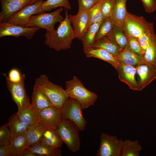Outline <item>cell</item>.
I'll return each mask as SVG.
<instances>
[{
    "label": "cell",
    "mask_w": 156,
    "mask_h": 156,
    "mask_svg": "<svg viewBox=\"0 0 156 156\" xmlns=\"http://www.w3.org/2000/svg\"><path fill=\"white\" fill-rule=\"evenodd\" d=\"M65 14L64 20L60 23L57 29L52 31H46L45 35V44L57 52L70 48L75 38L67 10H65Z\"/></svg>",
    "instance_id": "1"
},
{
    "label": "cell",
    "mask_w": 156,
    "mask_h": 156,
    "mask_svg": "<svg viewBox=\"0 0 156 156\" xmlns=\"http://www.w3.org/2000/svg\"><path fill=\"white\" fill-rule=\"evenodd\" d=\"M34 86L44 93L53 105L60 109L69 98L65 90L51 82L45 74L41 75L36 79Z\"/></svg>",
    "instance_id": "2"
},
{
    "label": "cell",
    "mask_w": 156,
    "mask_h": 156,
    "mask_svg": "<svg viewBox=\"0 0 156 156\" xmlns=\"http://www.w3.org/2000/svg\"><path fill=\"white\" fill-rule=\"evenodd\" d=\"M65 88L69 98L78 101L83 110L93 105L98 98L96 94L87 89L81 81L75 76L66 82Z\"/></svg>",
    "instance_id": "3"
},
{
    "label": "cell",
    "mask_w": 156,
    "mask_h": 156,
    "mask_svg": "<svg viewBox=\"0 0 156 156\" xmlns=\"http://www.w3.org/2000/svg\"><path fill=\"white\" fill-rule=\"evenodd\" d=\"M56 130L70 151L75 153L80 149V130L74 122L68 119H62Z\"/></svg>",
    "instance_id": "4"
},
{
    "label": "cell",
    "mask_w": 156,
    "mask_h": 156,
    "mask_svg": "<svg viewBox=\"0 0 156 156\" xmlns=\"http://www.w3.org/2000/svg\"><path fill=\"white\" fill-rule=\"evenodd\" d=\"M62 7L50 13L43 12L32 16L24 26L37 27L45 29L46 31H52L55 29V25L58 22L60 23L64 18L61 14Z\"/></svg>",
    "instance_id": "5"
},
{
    "label": "cell",
    "mask_w": 156,
    "mask_h": 156,
    "mask_svg": "<svg viewBox=\"0 0 156 156\" xmlns=\"http://www.w3.org/2000/svg\"><path fill=\"white\" fill-rule=\"evenodd\" d=\"M82 106L75 99L69 98L61 109L62 119H68L74 122L80 131L85 129L87 122L83 115Z\"/></svg>",
    "instance_id": "6"
},
{
    "label": "cell",
    "mask_w": 156,
    "mask_h": 156,
    "mask_svg": "<svg viewBox=\"0 0 156 156\" xmlns=\"http://www.w3.org/2000/svg\"><path fill=\"white\" fill-rule=\"evenodd\" d=\"M3 75L5 77L6 85L12 99L17 106V112L30 106L31 103L25 86V74H23L21 81L16 83L11 81L5 74Z\"/></svg>",
    "instance_id": "7"
},
{
    "label": "cell",
    "mask_w": 156,
    "mask_h": 156,
    "mask_svg": "<svg viewBox=\"0 0 156 156\" xmlns=\"http://www.w3.org/2000/svg\"><path fill=\"white\" fill-rule=\"evenodd\" d=\"M123 28L126 33L138 38L148 30L153 28V24L143 16L127 12Z\"/></svg>",
    "instance_id": "8"
},
{
    "label": "cell",
    "mask_w": 156,
    "mask_h": 156,
    "mask_svg": "<svg viewBox=\"0 0 156 156\" xmlns=\"http://www.w3.org/2000/svg\"><path fill=\"white\" fill-rule=\"evenodd\" d=\"M123 142L122 139H119L116 136L102 133L96 155L121 156Z\"/></svg>",
    "instance_id": "9"
},
{
    "label": "cell",
    "mask_w": 156,
    "mask_h": 156,
    "mask_svg": "<svg viewBox=\"0 0 156 156\" xmlns=\"http://www.w3.org/2000/svg\"><path fill=\"white\" fill-rule=\"evenodd\" d=\"M43 2L41 0L25 6L13 14L6 22L14 25L24 26L32 16L44 12L42 8Z\"/></svg>",
    "instance_id": "10"
},
{
    "label": "cell",
    "mask_w": 156,
    "mask_h": 156,
    "mask_svg": "<svg viewBox=\"0 0 156 156\" xmlns=\"http://www.w3.org/2000/svg\"><path fill=\"white\" fill-rule=\"evenodd\" d=\"M41 28L37 27H26L8 23H0V38L5 36L15 37L24 36L31 39L36 31Z\"/></svg>",
    "instance_id": "11"
},
{
    "label": "cell",
    "mask_w": 156,
    "mask_h": 156,
    "mask_svg": "<svg viewBox=\"0 0 156 156\" xmlns=\"http://www.w3.org/2000/svg\"><path fill=\"white\" fill-rule=\"evenodd\" d=\"M90 18L89 10L78 11L75 15H69L70 20L74 30L75 38L81 40L89 28Z\"/></svg>",
    "instance_id": "12"
},
{
    "label": "cell",
    "mask_w": 156,
    "mask_h": 156,
    "mask_svg": "<svg viewBox=\"0 0 156 156\" xmlns=\"http://www.w3.org/2000/svg\"><path fill=\"white\" fill-rule=\"evenodd\" d=\"M135 68L139 91H141L156 79V66L145 63Z\"/></svg>",
    "instance_id": "13"
},
{
    "label": "cell",
    "mask_w": 156,
    "mask_h": 156,
    "mask_svg": "<svg viewBox=\"0 0 156 156\" xmlns=\"http://www.w3.org/2000/svg\"><path fill=\"white\" fill-rule=\"evenodd\" d=\"M38 119L48 128L56 129L62 120L61 109L54 105L47 107L39 113Z\"/></svg>",
    "instance_id": "14"
},
{
    "label": "cell",
    "mask_w": 156,
    "mask_h": 156,
    "mask_svg": "<svg viewBox=\"0 0 156 156\" xmlns=\"http://www.w3.org/2000/svg\"><path fill=\"white\" fill-rule=\"evenodd\" d=\"M32 0H0L1 11L0 23L6 22L14 13L30 5Z\"/></svg>",
    "instance_id": "15"
},
{
    "label": "cell",
    "mask_w": 156,
    "mask_h": 156,
    "mask_svg": "<svg viewBox=\"0 0 156 156\" xmlns=\"http://www.w3.org/2000/svg\"><path fill=\"white\" fill-rule=\"evenodd\" d=\"M116 69L120 80L126 83L130 88L133 90L139 91L136 79V70L133 66L119 64Z\"/></svg>",
    "instance_id": "16"
},
{
    "label": "cell",
    "mask_w": 156,
    "mask_h": 156,
    "mask_svg": "<svg viewBox=\"0 0 156 156\" xmlns=\"http://www.w3.org/2000/svg\"><path fill=\"white\" fill-rule=\"evenodd\" d=\"M117 58L119 64L129 65L135 67L141 64L147 63L144 57L138 54L130 49L128 44Z\"/></svg>",
    "instance_id": "17"
},
{
    "label": "cell",
    "mask_w": 156,
    "mask_h": 156,
    "mask_svg": "<svg viewBox=\"0 0 156 156\" xmlns=\"http://www.w3.org/2000/svg\"><path fill=\"white\" fill-rule=\"evenodd\" d=\"M31 105L38 115L43 109L54 105L44 93L34 86Z\"/></svg>",
    "instance_id": "18"
},
{
    "label": "cell",
    "mask_w": 156,
    "mask_h": 156,
    "mask_svg": "<svg viewBox=\"0 0 156 156\" xmlns=\"http://www.w3.org/2000/svg\"><path fill=\"white\" fill-rule=\"evenodd\" d=\"M84 53L87 57H95L105 61L112 65L115 69L119 64L117 57L102 48L91 47Z\"/></svg>",
    "instance_id": "19"
},
{
    "label": "cell",
    "mask_w": 156,
    "mask_h": 156,
    "mask_svg": "<svg viewBox=\"0 0 156 156\" xmlns=\"http://www.w3.org/2000/svg\"><path fill=\"white\" fill-rule=\"evenodd\" d=\"M48 128L39 121L30 126L25 134L29 147L39 142L43 133Z\"/></svg>",
    "instance_id": "20"
},
{
    "label": "cell",
    "mask_w": 156,
    "mask_h": 156,
    "mask_svg": "<svg viewBox=\"0 0 156 156\" xmlns=\"http://www.w3.org/2000/svg\"><path fill=\"white\" fill-rule=\"evenodd\" d=\"M9 145L11 156H21L23 152L29 147L25 134L11 138Z\"/></svg>",
    "instance_id": "21"
},
{
    "label": "cell",
    "mask_w": 156,
    "mask_h": 156,
    "mask_svg": "<svg viewBox=\"0 0 156 156\" xmlns=\"http://www.w3.org/2000/svg\"><path fill=\"white\" fill-rule=\"evenodd\" d=\"M39 142L51 147L60 148L64 142L56 129L48 128L43 133Z\"/></svg>",
    "instance_id": "22"
},
{
    "label": "cell",
    "mask_w": 156,
    "mask_h": 156,
    "mask_svg": "<svg viewBox=\"0 0 156 156\" xmlns=\"http://www.w3.org/2000/svg\"><path fill=\"white\" fill-rule=\"evenodd\" d=\"M127 0H116L112 16L113 21L115 26L123 27L127 11L126 10Z\"/></svg>",
    "instance_id": "23"
},
{
    "label": "cell",
    "mask_w": 156,
    "mask_h": 156,
    "mask_svg": "<svg viewBox=\"0 0 156 156\" xmlns=\"http://www.w3.org/2000/svg\"><path fill=\"white\" fill-rule=\"evenodd\" d=\"M8 124L11 138L19 135L25 134L29 127L20 120L16 113L10 117Z\"/></svg>",
    "instance_id": "24"
},
{
    "label": "cell",
    "mask_w": 156,
    "mask_h": 156,
    "mask_svg": "<svg viewBox=\"0 0 156 156\" xmlns=\"http://www.w3.org/2000/svg\"><path fill=\"white\" fill-rule=\"evenodd\" d=\"M104 19L92 25L81 39L84 53L92 47L99 28Z\"/></svg>",
    "instance_id": "25"
},
{
    "label": "cell",
    "mask_w": 156,
    "mask_h": 156,
    "mask_svg": "<svg viewBox=\"0 0 156 156\" xmlns=\"http://www.w3.org/2000/svg\"><path fill=\"white\" fill-rule=\"evenodd\" d=\"M92 47L104 49L116 57L123 49L120 47L114 41L107 37L95 41Z\"/></svg>",
    "instance_id": "26"
},
{
    "label": "cell",
    "mask_w": 156,
    "mask_h": 156,
    "mask_svg": "<svg viewBox=\"0 0 156 156\" xmlns=\"http://www.w3.org/2000/svg\"><path fill=\"white\" fill-rule=\"evenodd\" d=\"M27 150L37 154L38 156H61L62 155L60 148L51 147L40 142L29 147Z\"/></svg>",
    "instance_id": "27"
},
{
    "label": "cell",
    "mask_w": 156,
    "mask_h": 156,
    "mask_svg": "<svg viewBox=\"0 0 156 156\" xmlns=\"http://www.w3.org/2000/svg\"><path fill=\"white\" fill-rule=\"evenodd\" d=\"M16 113L20 120L29 126H31L38 121V114L31 105Z\"/></svg>",
    "instance_id": "28"
},
{
    "label": "cell",
    "mask_w": 156,
    "mask_h": 156,
    "mask_svg": "<svg viewBox=\"0 0 156 156\" xmlns=\"http://www.w3.org/2000/svg\"><path fill=\"white\" fill-rule=\"evenodd\" d=\"M107 37L123 49L128 44L127 37L122 27L115 26L112 32Z\"/></svg>",
    "instance_id": "29"
},
{
    "label": "cell",
    "mask_w": 156,
    "mask_h": 156,
    "mask_svg": "<svg viewBox=\"0 0 156 156\" xmlns=\"http://www.w3.org/2000/svg\"><path fill=\"white\" fill-rule=\"evenodd\" d=\"M142 149L138 140L123 141L121 156H139Z\"/></svg>",
    "instance_id": "30"
},
{
    "label": "cell",
    "mask_w": 156,
    "mask_h": 156,
    "mask_svg": "<svg viewBox=\"0 0 156 156\" xmlns=\"http://www.w3.org/2000/svg\"><path fill=\"white\" fill-rule=\"evenodd\" d=\"M145 61L156 66V34L154 32L144 56Z\"/></svg>",
    "instance_id": "31"
},
{
    "label": "cell",
    "mask_w": 156,
    "mask_h": 156,
    "mask_svg": "<svg viewBox=\"0 0 156 156\" xmlns=\"http://www.w3.org/2000/svg\"><path fill=\"white\" fill-rule=\"evenodd\" d=\"M115 26L111 17L105 18L96 35L95 41L107 36Z\"/></svg>",
    "instance_id": "32"
},
{
    "label": "cell",
    "mask_w": 156,
    "mask_h": 156,
    "mask_svg": "<svg viewBox=\"0 0 156 156\" xmlns=\"http://www.w3.org/2000/svg\"><path fill=\"white\" fill-rule=\"evenodd\" d=\"M57 7H64L67 10L71 9L69 0H47L43 1L42 5L44 12H49Z\"/></svg>",
    "instance_id": "33"
},
{
    "label": "cell",
    "mask_w": 156,
    "mask_h": 156,
    "mask_svg": "<svg viewBox=\"0 0 156 156\" xmlns=\"http://www.w3.org/2000/svg\"><path fill=\"white\" fill-rule=\"evenodd\" d=\"M103 1L99 0L94 6L89 10L90 18L89 27L93 24L105 19L102 11V6Z\"/></svg>",
    "instance_id": "34"
},
{
    "label": "cell",
    "mask_w": 156,
    "mask_h": 156,
    "mask_svg": "<svg viewBox=\"0 0 156 156\" xmlns=\"http://www.w3.org/2000/svg\"><path fill=\"white\" fill-rule=\"evenodd\" d=\"M130 49L138 54L144 57L145 52L142 48L138 38L125 33Z\"/></svg>",
    "instance_id": "35"
},
{
    "label": "cell",
    "mask_w": 156,
    "mask_h": 156,
    "mask_svg": "<svg viewBox=\"0 0 156 156\" xmlns=\"http://www.w3.org/2000/svg\"><path fill=\"white\" fill-rule=\"evenodd\" d=\"M116 0H103L102 11L104 18L112 16Z\"/></svg>",
    "instance_id": "36"
},
{
    "label": "cell",
    "mask_w": 156,
    "mask_h": 156,
    "mask_svg": "<svg viewBox=\"0 0 156 156\" xmlns=\"http://www.w3.org/2000/svg\"><path fill=\"white\" fill-rule=\"evenodd\" d=\"M154 32L155 31L154 28L150 29L138 38L140 45L144 52L149 44Z\"/></svg>",
    "instance_id": "37"
},
{
    "label": "cell",
    "mask_w": 156,
    "mask_h": 156,
    "mask_svg": "<svg viewBox=\"0 0 156 156\" xmlns=\"http://www.w3.org/2000/svg\"><path fill=\"white\" fill-rule=\"evenodd\" d=\"M11 139L8 123H5L0 127V146L9 142Z\"/></svg>",
    "instance_id": "38"
},
{
    "label": "cell",
    "mask_w": 156,
    "mask_h": 156,
    "mask_svg": "<svg viewBox=\"0 0 156 156\" xmlns=\"http://www.w3.org/2000/svg\"><path fill=\"white\" fill-rule=\"evenodd\" d=\"M99 0H77L79 5L78 12L88 10L94 6Z\"/></svg>",
    "instance_id": "39"
},
{
    "label": "cell",
    "mask_w": 156,
    "mask_h": 156,
    "mask_svg": "<svg viewBox=\"0 0 156 156\" xmlns=\"http://www.w3.org/2000/svg\"><path fill=\"white\" fill-rule=\"evenodd\" d=\"M23 75V74H21L20 71L18 69L13 68L10 71L8 76L11 81L16 83L21 81Z\"/></svg>",
    "instance_id": "40"
},
{
    "label": "cell",
    "mask_w": 156,
    "mask_h": 156,
    "mask_svg": "<svg viewBox=\"0 0 156 156\" xmlns=\"http://www.w3.org/2000/svg\"><path fill=\"white\" fill-rule=\"evenodd\" d=\"M145 11L151 13L156 10V0H141Z\"/></svg>",
    "instance_id": "41"
},
{
    "label": "cell",
    "mask_w": 156,
    "mask_h": 156,
    "mask_svg": "<svg viewBox=\"0 0 156 156\" xmlns=\"http://www.w3.org/2000/svg\"><path fill=\"white\" fill-rule=\"evenodd\" d=\"M10 142L0 146V156H11Z\"/></svg>",
    "instance_id": "42"
},
{
    "label": "cell",
    "mask_w": 156,
    "mask_h": 156,
    "mask_svg": "<svg viewBox=\"0 0 156 156\" xmlns=\"http://www.w3.org/2000/svg\"><path fill=\"white\" fill-rule=\"evenodd\" d=\"M21 156H38L37 154L27 150H25Z\"/></svg>",
    "instance_id": "43"
},
{
    "label": "cell",
    "mask_w": 156,
    "mask_h": 156,
    "mask_svg": "<svg viewBox=\"0 0 156 156\" xmlns=\"http://www.w3.org/2000/svg\"><path fill=\"white\" fill-rule=\"evenodd\" d=\"M40 0H32L30 5L33 4L37 1H39Z\"/></svg>",
    "instance_id": "44"
}]
</instances>
